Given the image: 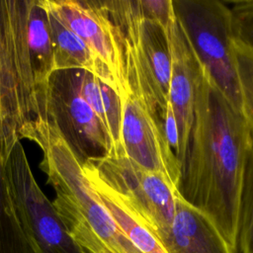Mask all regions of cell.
Here are the masks:
<instances>
[{
	"instance_id": "22",
	"label": "cell",
	"mask_w": 253,
	"mask_h": 253,
	"mask_svg": "<svg viewBox=\"0 0 253 253\" xmlns=\"http://www.w3.org/2000/svg\"><path fill=\"white\" fill-rule=\"evenodd\" d=\"M96 253H107V252L104 251V250H99V251H97Z\"/></svg>"
},
{
	"instance_id": "13",
	"label": "cell",
	"mask_w": 253,
	"mask_h": 253,
	"mask_svg": "<svg viewBox=\"0 0 253 253\" xmlns=\"http://www.w3.org/2000/svg\"><path fill=\"white\" fill-rule=\"evenodd\" d=\"M81 169L90 187L97 194L118 226L143 253H167L143 219L112 188L106 185L93 169L84 163Z\"/></svg>"
},
{
	"instance_id": "1",
	"label": "cell",
	"mask_w": 253,
	"mask_h": 253,
	"mask_svg": "<svg viewBox=\"0 0 253 253\" xmlns=\"http://www.w3.org/2000/svg\"><path fill=\"white\" fill-rule=\"evenodd\" d=\"M253 135L241 113L200 65L179 193L237 252L240 198Z\"/></svg>"
},
{
	"instance_id": "12",
	"label": "cell",
	"mask_w": 253,
	"mask_h": 253,
	"mask_svg": "<svg viewBox=\"0 0 253 253\" xmlns=\"http://www.w3.org/2000/svg\"><path fill=\"white\" fill-rule=\"evenodd\" d=\"M42 4L48 17L54 51V70H87L117 92V87L111 74L94 55L88 45L64 23L47 0H42Z\"/></svg>"
},
{
	"instance_id": "19",
	"label": "cell",
	"mask_w": 253,
	"mask_h": 253,
	"mask_svg": "<svg viewBox=\"0 0 253 253\" xmlns=\"http://www.w3.org/2000/svg\"><path fill=\"white\" fill-rule=\"evenodd\" d=\"M231 18L233 41L253 49V0H239L226 3Z\"/></svg>"
},
{
	"instance_id": "14",
	"label": "cell",
	"mask_w": 253,
	"mask_h": 253,
	"mask_svg": "<svg viewBox=\"0 0 253 253\" xmlns=\"http://www.w3.org/2000/svg\"><path fill=\"white\" fill-rule=\"evenodd\" d=\"M27 38L39 95L47 110V84L54 71V51L48 17L42 0H31L30 2Z\"/></svg>"
},
{
	"instance_id": "6",
	"label": "cell",
	"mask_w": 253,
	"mask_h": 253,
	"mask_svg": "<svg viewBox=\"0 0 253 253\" xmlns=\"http://www.w3.org/2000/svg\"><path fill=\"white\" fill-rule=\"evenodd\" d=\"M85 163L125 200L154 235L171 226L178 190L164 176L141 168L122 153Z\"/></svg>"
},
{
	"instance_id": "2",
	"label": "cell",
	"mask_w": 253,
	"mask_h": 253,
	"mask_svg": "<svg viewBox=\"0 0 253 253\" xmlns=\"http://www.w3.org/2000/svg\"><path fill=\"white\" fill-rule=\"evenodd\" d=\"M31 0H0V162L29 139L40 147L50 126L31 64L27 38Z\"/></svg>"
},
{
	"instance_id": "7",
	"label": "cell",
	"mask_w": 253,
	"mask_h": 253,
	"mask_svg": "<svg viewBox=\"0 0 253 253\" xmlns=\"http://www.w3.org/2000/svg\"><path fill=\"white\" fill-rule=\"evenodd\" d=\"M47 114L50 125L81 165L111 152L109 135L79 92L71 69L51 73L47 84Z\"/></svg>"
},
{
	"instance_id": "9",
	"label": "cell",
	"mask_w": 253,
	"mask_h": 253,
	"mask_svg": "<svg viewBox=\"0 0 253 253\" xmlns=\"http://www.w3.org/2000/svg\"><path fill=\"white\" fill-rule=\"evenodd\" d=\"M111 74L120 97L128 90L120 33L102 0H47Z\"/></svg>"
},
{
	"instance_id": "5",
	"label": "cell",
	"mask_w": 253,
	"mask_h": 253,
	"mask_svg": "<svg viewBox=\"0 0 253 253\" xmlns=\"http://www.w3.org/2000/svg\"><path fill=\"white\" fill-rule=\"evenodd\" d=\"M18 217L33 253H84L38 185L18 141L4 164Z\"/></svg>"
},
{
	"instance_id": "8",
	"label": "cell",
	"mask_w": 253,
	"mask_h": 253,
	"mask_svg": "<svg viewBox=\"0 0 253 253\" xmlns=\"http://www.w3.org/2000/svg\"><path fill=\"white\" fill-rule=\"evenodd\" d=\"M121 103L120 147L116 153L147 171L161 174L179 191L181 164L166 138L162 122L130 91L121 97Z\"/></svg>"
},
{
	"instance_id": "15",
	"label": "cell",
	"mask_w": 253,
	"mask_h": 253,
	"mask_svg": "<svg viewBox=\"0 0 253 253\" xmlns=\"http://www.w3.org/2000/svg\"><path fill=\"white\" fill-rule=\"evenodd\" d=\"M71 70L79 92L92 107L109 135L112 145L109 154L118 152L122 122L121 97L91 72L84 69Z\"/></svg>"
},
{
	"instance_id": "11",
	"label": "cell",
	"mask_w": 253,
	"mask_h": 253,
	"mask_svg": "<svg viewBox=\"0 0 253 253\" xmlns=\"http://www.w3.org/2000/svg\"><path fill=\"white\" fill-rule=\"evenodd\" d=\"M155 236L167 253H237L214 224L188 204L179 191L171 226Z\"/></svg>"
},
{
	"instance_id": "16",
	"label": "cell",
	"mask_w": 253,
	"mask_h": 253,
	"mask_svg": "<svg viewBox=\"0 0 253 253\" xmlns=\"http://www.w3.org/2000/svg\"><path fill=\"white\" fill-rule=\"evenodd\" d=\"M0 253H33L17 214L15 203L0 162Z\"/></svg>"
},
{
	"instance_id": "17",
	"label": "cell",
	"mask_w": 253,
	"mask_h": 253,
	"mask_svg": "<svg viewBox=\"0 0 253 253\" xmlns=\"http://www.w3.org/2000/svg\"><path fill=\"white\" fill-rule=\"evenodd\" d=\"M240 113L253 135V49L232 41Z\"/></svg>"
},
{
	"instance_id": "10",
	"label": "cell",
	"mask_w": 253,
	"mask_h": 253,
	"mask_svg": "<svg viewBox=\"0 0 253 253\" xmlns=\"http://www.w3.org/2000/svg\"><path fill=\"white\" fill-rule=\"evenodd\" d=\"M168 42L171 65L168 102L177 125L179 137L177 158L182 166L194 119L195 91L200 63L177 18L168 31Z\"/></svg>"
},
{
	"instance_id": "4",
	"label": "cell",
	"mask_w": 253,
	"mask_h": 253,
	"mask_svg": "<svg viewBox=\"0 0 253 253\" xmlns=\"http://www.w3.org/2000/svg\"><path fill=\"white\" fill-rule=\"evenodd\" d=\"M173 7L200 65L240 112L228 5L218 0H173Z\"/></svg>"
},
{
	"instance_id": "3",
	"label": "cell",
	"mask_w": 253,
	"mask_h": 253,
	"mask_svg": "<svg viewBox=\"0 0 253 253\" xmlns=\"http://www.w3.org/2000/svg\"><path fill=\"white\" fill-rule=\"evenodd\" d=\"M123 45L128 90L163 122L168 105V33L141 10L139 0L103 1Z\"/></svg>"
},
{
	"instance_id": "21",
	"label": "cell",
	"mask_w": 253,
	"mask_h": 253,
	"mask_svg": "<svg viewBox=\"0 0 253 253\" xmlns=\"http://www.w3.org/2000/svg\"><path fill=\"white\" fill-rule=\"evenodd\" d=\"M162 125H163V129H164V133L166 135V138H167L170 146L172 147V149L174 150V152L177 155L178 146H179L178 130H177V125H176L175 117H174L172 109L169 105V102H168V105H167V108H166V113H165Z\"/></svg>"
},
{
	"instance_id": "18",
	"label": "cell",
	"mask_w": 253,
	"mask_h": 253,
	"mask_svg": "<svg viewBox=\"0 0 253 253\" xmlns=\"http://www.w3.org/2000/svg\"><path fill=\"white\" fill-rule=\"evenodd\" d=\"M237 253H253V144L245 167L239 210Z\"/></svg>"
},
{
	"instance_id": "20",
	"label": "cell",
	"mask_w": 253,
	"mask_h": 253,
	"mask_svg": "<svg viewBox=\"0 0 253 253\" xmlns=\"http://www.w3.org/2000/svg\"><path fill=\"white\" fill-rule=\"evenodd\" d=\"M142 12L157 22L167 33L176 19L173 0H139Z\"/></svg>"
}]
</instances>
